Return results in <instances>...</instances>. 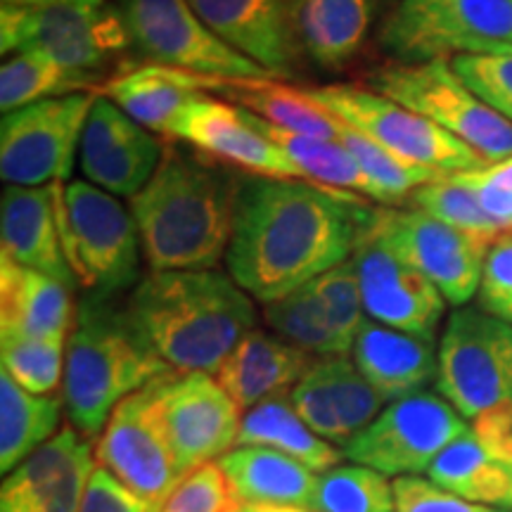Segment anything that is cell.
Returning a JSON list of instances; mask_svg holds the SVG:
<instances>
[{"mask_svg":"<svg viewBox=\"0 0 512 512\" xmlns=\"http://www.w3.org/2000/svg\"><path fill=\"white\" fill-rule=\"evenodd\" d=\"M373 221V219H370ZM361 285L363 309L375 323L434 339L446 299L430 278L401 259L370 230V223L351 256Z\"/></svg>","mask_w":512,"mask_h":512,"instance_id":"e0dca14e","label":"cell"},{"mask_svg":"<svg viewBox=\"0 0 512 512\" xmlns=\"http://www.w3.org/2000/svg\"><path fill=\"white\" fill-rule=\"evenodd\" d=\"M238 446H266L285 453L313 472L337 467L342 451L320 439L292 406L290 394L273 396L256 403L242 415Z\"/></svg>","mask_w":512,"mask_h":512,"instance_id":"1f68e13d","label":"cell"},{"mask_svg":"<svg viewBox=\"0 0 512 512\" xmlns=\"http://www.w3.org/2000/svg\"><path fill=\"white\" fill-rule=\"evenodd\" d=\"M5 5H53V3H74V0H3Z\"/></svg>","mask_w":512,"mask_h":512,"instance_id":"681fc988","label":"cell"},{"mask_svg":"<svg viewBox=\"0 0 512 512\" xmlns=\"http://www.w3.org/2000/svg\"><path fill=\"white\" fill-rule=\"evenodd\" d=\"M157 505L143 501L133 494L126 484H121L107 467L95 465L88 479L79 512H157Z\"/></svg>","mask_w":512,"mask_h":512,"instance_id":"7dc6e473","label":"cell"},{"mask_svg":"<svg viewBox=\"0 0 512 512\" xmlns=\"http://www.w3.org/2000/svg\"><path fill=\"white\" fill-rule=\"evenodd\" d=\"M313 363L316 358L306 351L278 335L254 328L221 363L216 380L235 401L240 413H247L256 403L290 394Z\"/></svg>","mask_w":512,"mask_h":512,"instance_id":"cb8c5ba5","label":"cell"},{"mask_svg":"<svg viewBox=\"0 0 512 512\" xmlns=\"http://www.w3.org/2000/svg\"><path fill=\"white\" fill-rule=\"evenodd\" d=\"M238 503H271L309 508L318 477L285 453L266 446H240L219 458Z\"/></svg>","mask_w":512,"mask_h":512,"instance_id":"f1b7e54d","label":"cell"},{"mask_svg":"<svg viewBox=\"0 0 512 512\" xmlns=\"http://www.w3.org/2000/svg\"><path fill=\"white\" fill-rule=\"evenodd\" d=\"M448 62L479 100L512 124V53L458 55Z\"/></svg>","mask_w":512,"mask_h":512,"instance_id":"b9f144b4","label":"cell"},{"mask_svg":"<svg viewBox=\"0 0 512 512\" xmlns=\"http://www.w3.org/2000/svg\"><path fill=\"white\" fill-rule=\"evenodd\" d=\"M460 178L477 192L486 214L501 226L505 233L512 230V157L491 162L475 171H463Z\"/></svg>","mask_w":512,"mask_h":512,"instance_id":"bcb514c9","label":"cell"},{"mask_svg":"<svg viewBox=\"0 0 512 512\" xmlns=\"http://www.w3.org/2000/svg\"><path fill=\"white\" fill-rule=\"evenodd\" d=\"M107 79L93 72L62 67L41 53H17L0 67V107L10 114L41 100L76 93H102Z\"/></svg>","mask_w":512,"mask_h":512,"instance_id":"e575fe53","label":"cell"},{"mask_svg":"<svg viewBox=\"0 0 512 512\" xmlns=\"http://www.w3.org/2000/svg\"><path fill=\"white\" fill-rule=\"evenodd\" d=\"M309 287L316 294L320 306H323L332 330L342 339L344 349H354L358 330L366 323V318H363L366 309H363L361 285H358L354 261L349 259L344 264L330 268V271L313 278Z\"/></svg>","mask_w":512,"mask_h":512,"instance_id":"60d3db41","label":"cell"},{"mask_svg":"<svg viewBox=\"0 0 512 512\" xmlns=\"http://www.w3.org/2000/svg\"><path fill=\"white\" fill-rule=\"evenodd\" d=\"M292 406L320 439L347 446L382 413L384 396L344 356L318 358L290 392Z\"/></svg>","mask_w":512,"mask_h":512,"instance_id":"44dd1931","label":"cell"},{"mask_svg":"<svg viewBox=\"0 0 512 512\" xmlns=\"http://www.w3.org/2000/svg\"><path fill=\"white\" fill-rule=\"evenodd\" d=\"M479 309L512 325V230L491 242L479 285Z\"/></svg>","mask_w":512,"mask_h":512,"instance_id":"ee69618b","label":"cell"},{"mask_svg":"<svg viewBox=\"0 0 512 512\" xmlns=\"http://www.w3.org/2000/svg\"><path fill=\"white\" fill-rule=\"evenodd\" d=\"M354 363L384 396L399 401L418 394L439 373V356L432 339L401 332L387 325L366 320L354 342Z\"/></svg>","mask_w":512,"mask_h":512,"instance_id":"484cf974","label":"cell"},{"mask_svg":"<svg viewBox=\"0 0 512 512\" xmlns=\"http://www.w3.org/2000/svg\"><path fill=\"white\" fill-rule=\"evenodd\" d=\"M62 406L60 396L31 394L5 370L0 373V470L5 475L55 437Z\"/></svg>","mask_w":512,"mask_h":512,"instance_id":"d6a6232c","label":"cell"},{"mask_svg":"<svg viewBox=\"0 0 512 512\" xmlns=\"http://www.w3.org/2000/svg\"><path fill=\"white\" fill-rule=\"evenodd\" d=\"M211 83H214V76L145 62L133 64L126 72L107 79L100 95L117 102L128 117L145 126L147 131L171 140V131L185 107L195 95L209 93Z\"/></svg>","mask_w":512,"mask_h":512,"instance_id":"d4e9b609","label":"cell"},{"mask_svg":"<svg viewBox=\"0 0 512 512\" xmlns=\"http://www.w3.org/2000/svg\"><path fill=\"white\" fill-rule=\"evenodd\" d=\"M427 472L434 484L465 501L512 508V463L491 451L472 427L448 444Z\"/></svg>","mask_w":512,"mask_h":512,"instance_id":"f546056e","label":"cell"},{"mask_svg":"<svg viewBox=\"0 0 512 512\" xmlns=\"http://www.w3.org/2000/svg\"><path fill=\"white\" fill-rule=\"evenodd\" d=\"M370 230L430 278L448 304L465 306L479 292L489 240L446 226L420 209H375Z\"/></svg>","mask_w":512,"mask_h":512,"instance_id":"9a60e30c","label":"cell"},{"mask_svg":"<svg viewBox=\"0 0 512 512\" xmlns=\"http://www.w3.org/2000/svg\"><path fill=\"white\" fill-rule=\"evenodd\" d=\"M302 91L342 124L356 128L358 133L375 140L408 164L430 169L439 176L463 174L489 164L479 152L434 121L370 88L335 83L323 88H302Z\"/></svg>","mask_w":512,"mask_h":512,"instance_id":"30bf717a","label":"cell"},{"mask_svg":"<svg viewBox=\"0 0 512 512\" xmlns=\"http://www.w3.org/2000/svg\"><path fill=\"white\" fill-rule=\"evenodd\" d=\"M62 249L76 283L95 297H110L140 283L143 245L131 209L86 181L55 183Z\"/></svg>","mask_w":512,"mask_h":512,"instance_id":"8992f818","label":"cell"},{"mask_svg":"<svg viewBox=\"0 0 512 512\" xmlns=\"http://www.w3.org/2000/svg\"><path fill=\"white\" fill-rule=\"evenodd\" d=\"M470 430L463 415L437 394L418 392L389 403L361 434L342 446V458L380 475H413Z\"/></svg>","mask_w":512,"mask_h":512,"instance_id":"4fadbf2b","label":"cell"},{"mask_svg":"<svg viewBox=\"0 0 512 512\" xmlns=\"http://www.w3.org/2000/svg\"><path fill=\"white\" fill-rule=\"evenodd\" d=\"M264 320L268 328L275 330V335L306 354L320 358L347 354L309 285L266 304Z\"/></svg>","mask_w":512,"mask_h":512,"instance_id":"d590c367","label":"cell"},{"mask_svg":"<svg viewBox=\"0 0 512 512\" xmlns=\"http://www.w3.org/2000/svg\"><path fill=\"white\" fill-rule=\"evenodd\" d=\"M437 387L491 451L512 463V325L458 309L439 344Z\"/></svg>","mask_w":512,"mask_h":512,"instance_id":"5b68a950","label":"cell"},{"mask_svg":"<svg viewBox=\"0 0 512 512\" xmlns=\"http://www.w3.org/2000/svg\"><path fill=\"white\" fill-rule=\"evenodd\" d=\"M171 140H181L207 159L245 171L247 176L299 178L292 159L256 128L254 114L207 93L195 95L178 117Z\"/></svg>","mask_w":512,"mask_h":512,"instance_id":"d6986e66","label":"cell"},{"mask_svg":"<svg viewBox=\"0 0 512 512\" xmlns=\"http://www.w3.org/2000/svg\"><path fill=\"white\" fill-rule=\"evenodd\" d=\"M174 370L140 342L124 306L110 297L88 294L76 306L67 339L62 401L72 427L86 439L105 430L107 420L126 396Z\"/></svg>","mask_w":512,"mask_h":512,"instance_id":"277c9868","label":"cell"},{"mask_svg":"<svg viewBox=\"0 0 512 512\" xmlns=\"http://www.w3.org/2000/svg\"><path fill=\"white\" fill-rule=\"evenodd\" d=\"M240 181L166 145L157 174L131 200L150 271H214L233 238Z\"/></svg>","mask_w":512,"mask_h":512,"instance_id":"3957f363","label":"cell"},{"mask_svg":"<svg viewBox=\"0 0 512 512\" xmlns=\"http://www.w3.org/2000/svg\"><path fill=\"white\" fill-rule=\"evenodd\" d=\"M140 342L174 373H216L256 328L249 294L219 271H152L124 306Z\"/></svg>","mask_w":512,"mask_h":512,"instance_id":"7a4b0ae2","label":"cell"},{"mask_svg":"<svg viewBox=\"0 0 512 512\" xmlns=\"http://www.w3.org/2000/svg\"><path fill=\"white\" fill-rule=\"evenodd\" d=\"M373 211L351 192L299 178L245 176L226 254L230 278L271 304L349 261Z\"/></svg>","mask_w":512,"mask_h":512,"instance_id":"6da1fadb","label":"cell"},{"mask_svg":"<svg viewBox=\"0 0 512 512\" xmlns=\"http://www.w3.org/2000/svg\"><path fill=\"white\" fill-rule=\"evenodd\" d=\"M131 48L147 62L214 79H275L219 36L192 10L190 0H119Z\"/></svg>","mask_w":512,"mask_h":512,"instance_id":"8fae6325","label":"cell"},{"mask_svg":"<svg viewBox=\"0 0 512 512\" xmlns=\"http://www.w3.org/2000/svg\"><path fill=\"white\" fill-rule=\"evenodd\" d=\"M230 512H316L297 505H271V503H238Z\"/></svg>","mask_w":512,"mask_h":512,"instance_id":"c3c4849f","label":"cell"},{"mask_svg":"<svg viewBox=\"0 0 512 512\" xmlns=\"http://www.w3.org/2000/svg\"><path fill=\"white\" fill-rule=\"evenodd\" d=\"M366 88L434 121L489 164L512 157V124L479 100L448 60L382 64L366 76Z\"/></svg>","mask_w":512,"mask_h":512,"instance_id":"9c48e42d","label":"cell"},{"mask_svg":"<svg viewBox=\"0 0 512 512\" xmlns=\"http://www.w3.org/2000/svg\"><path fill=\"white\" fill-rule=\"evenodd\" d=\"M238 505L219 463H204L181 479L157 512H230Z\"/></svg>","mask_w":512,"mask_h":512,"instance_id":"7bdbcfd3","label":"cell"},{"mask_svg":"<svg viewBox=\"0 0 512 512\" xmlns=\"http://www.w3.org/2000/svg\"><path fill=\"white\" fill-rule=\"evenodd\" d=\"M157 401L183 475L223 458L238 444L240 408L209 373L162 377Z\"/></svg>","mask_w":512,"mask_h":512,"instance_id":"2e32d148","label":"cell"},{"mask_svg":"<svg viewBox=\"0 0 512 512\" xmlns=\"http://www.w3.org/2000/svg\"><path fill=\"white\" fill-rule=\"evenodd\" d=\"M3 53H41L62 67L98 74L131 48L124 17L105 0L53 5H5L0 10Z\"/></svg>","mask_w":512,"mask_h":512,"instance_id":"ba28073f","label":"cell"},{"mask_svg":"<svg viewBox=\"0 0 512 512\" xmlns=\"http://www.w3.org/2000/svg\"><path fill=\"white\" fill-rule=\"evenodd\" d=\"M377 3H380V5H389V10H392L394 5L401 3V0H377Z\"/></svg>","mask_w":512,"mask_h":512,"instance_id":"f907efd6","label":"cell"},{"mask_svg":"<svg viewBox=\"0 0 512 512\" xmlns=\"http://www.w3.org/2000/svg\"><path fill=\"white\" fill-rule=\"evenodd\" d=\"M392 489L396 512H503L491 505L465 501V498L441 489L439 484L411 475L394 479Z\"/></svg>","mask_w":512,"mask_h":512,"instance_id":"f6af8a7d","label":"cell"},{"mask_svg":"<svg viewBox=\"0 0 512 512\" xmlns=\"http://www.w3.org/2000/svg\"><path fill=\"white\" fill-rule=\"evenodd\" d=\"M413 209L425 211L446 226L463 230L467 235L494 242L505 230L486 214L477 192L467 185L460 174L439 176L425 183L408 197Z\"/></svg>","mask_w":512,"mask_h":512,"instance_id":"74e56055","label":"cell"},{"mask_svg":"<svg viewBox=\"0 0 512 512\" xmlns=\"http://www.w3.org/2000/svg\"><path fill=\"white\" fill-rule=\"evenodd\" d=\"M254 121L256 128L292 159V164L297 166L304 181L320 185V188L351 192V195L375 200L373 185L368 183L361 166L356 164V159L351 157V152L339 140H325L285 131V128L259 119L256 114Z\"/></svg>","mask_w":512,"mask_h":512,"instance_id":"836d02e7","label":"cell"},{"mask_svg":"<svg viewBox=\"0 0 512 512\" xmlns=\"http://www.w3.org/2000/svg\"><path fill=\"white\" fill-rule=\"evenodd\" d=\"M64 339L67 337L0 339L3 370L27 392L50 396L64 380Z\"/></svg>","mask_w":512,"mask_h":512,"instance_id":"ab89813d","label":"cell"},{"mask_svg":"<svg viewBox=\"0 0 512 512\" xmlns=\"http://www.w3.org/2000/svg\"><path fill=\"white\" fill-rule=\"evenodd\" d=\"M377 43L403 64L512 53V0H401L384 15Z\"/></svg>","mask_w":512,"mask_h":512,"instance_id":"52a82bcc","label":"cell"},{"mask_svg":"<svg viewBox=\"0 0 512 512\" xmlns=\"http://www.w3.org/2000/svg\"><path fill=\"white\" fill-rule=\"evenodd\" d=\"M311 510L316 512H396L394 489L366 465H337L318 477Z\"/></svg>","mask_w":512,"mask_h":512,"instance_id":"f35d334b","label":"cell"},{"mask_svg":"<svg viewBox=\"0 0 512 512\" xmlns=\"http://www.w3.org/2000/svg\"><path fill=\"white\" fill-rule=\"evenodd\" d=\"M373 8V0H294L302 55L323 69L349 64L366 46Z\"/></svg>","mask_w":512,"mask_h":512,"instance_id":"83f0119b","label":"cell"},{"mask_svg":"<svg viewBox=\"0 0 512 512\" xmlns=\"http://www.w3.org/2000/svg\"><path fill=\"white\" fill-rule=\"evenodd\" d=\"M0 249H3V259L12 264L53 275L67 287L79 285L62 249L53 185H46V188L8 185L3 190Z\"/></svg>","mask_w":512,"mask_h":512,"instance_id":"603a6c76","label":"cell"},{"mask_svg":"<svg viewBox=\"0 0 512 512\" xmlns=\"http://www.w3.org/2000/svg\"><path fill=\"white\" fill-rule=\"evenodd\" d=\"M74 318L72 287L53 275L0 259V339L67 337Z\"/></svg>","mask_w":512,"mask_h":512,"instance_id":"4316f807","label":"cell"},{"mask_svg":"<svg viewBox=\"0 0 512 512\" xmlns=\"http://www.w3.org/2000/svg\"><path fill=\"white\" fill-rule=\"evenodd\" d=\"M157 384H147L114 408L95 444V460L133 494L162 508L185 475L166 437Z\"/></svg>","mask_w":512,"mask_h":512,"instance_id":"5bb4252c","label":"cell"},{"mask_svg":"<svg viewBox=\"0 0 512 512\" xmlns=\"http://www.w3.org/2000/svg\"><path fill=\"white\" fill-rule=\"evenodd\" d=\"M337 140L347 147L356 164L361 166L363 176L373 185L375 200L382 204H399L401 200H408L422 185L439 178V174L430 169L403 162L401 157L392 155L375 140L358 133L356 128L342 124V121H339Z\"/></svg>","mask_w":512,"mask_h":512,"instance_id":"8d00e7d4","label":"cell"},{"mask_svg":"<svg viewBox=\"0 0 512 512\" xmlns=\"http://www.w3.org/2000/svg\"><path fill=\"white\" fill-rule=\"evenodd\" d=\"M93 470L88 439L64 427L5 477L0 512H79Z\"/></svg>","mask_w":512,"mask_h":512,"instance_id":"ffe728a7","label":"cell"},{"mask_svg":"<svg viewBox=\"0 0 512 512\" xmlns=\"http://www.w3.org/2000/svg\"><path fill=\"white\" fill-rule=\"evenodd\" d=\"M100 93L41 100L0 121V176L19 188H46L72 176L83 128Z\"/></svg>","mask_w":512,"mask_h":512,"instance_id":"7c38bea8","label":"cell"},{"mask_svg":"<svg viewBox=\"0 0 512 512\" xmlns=\"http://www.w3.org/2000/svg\"><path fill=\"white\" fill-rule=\"evenodd\" d=\"M209 93L238 102L268 124L304 136L337 140L339 119L311 100L302 88H290L275 79H214Z\"/></svg>","mask_w":512,"mask_h":512,"instance_id":"4dcf8cb0","label":"cell"},{"mask_svg":"<svg viewBox=\"0 0 512 512\" xmlns=\"http://www.w3.org/2000/svg\"><path fill=\"white\" fill-rule=\"evenodd\" d=\"M166 145L105 95H95L79 147V169L95 188L136 197L164 159Z\"/></svg>","mask_w":512,"mask_h":512,"instance_id":"ac0fdd59","label":"cell"},{"mask_svg":"<svg viewBox=\"0 0 512 512\" xmlns=\"http://www.w3.org/2000/svg\"><path fill=\"white\" fill-rule=\"evenodd\" d=\"M207 27L275 79L297 72L302 48L294 31V0H190Z\"/></svg>","mask_w":512,"mask_h":512,"instance_id":"7402d4cb","label":"cell"}]
</instances>
